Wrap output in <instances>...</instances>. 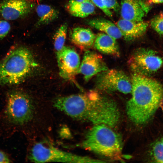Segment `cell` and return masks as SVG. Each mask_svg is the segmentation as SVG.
Returning a JSON list of instances; mask_svg holds the SVG:
<instances>
[{
	"instance_id": "cell-1",
	"label": "cell",
	"mask_w": 163,
	"mask_h": 163,
	"mask_svg": "<svg viewBox=\"0 0 163 163\" xmlns=\"http://www.w3.org/2000/svg\"><path fill=\"white\" fill-rule=\"evenodd\" d=\"M132 96L126 104L130 120L137 125L149 120L163 100V86L149 77L133 74L131 79Z\"/></svg>"
},
{
	"instance_id": "cell-2",
	"label": "cell",
	"mask_w": 163,
	"mask_h": 163,
	"mask_svg": "<svg viewBox=\"0 0 163 163\" xmlns=\"http://www.w3.org/2000/svg\"><path fill=\"white\" fill-rule=\"evenodd\" d=\"M37 65L27 48L16 47L0 60V86L22 83Z\"/></svg>"
},
{
	"instance_id": "cell-3",
	"label": "cell",
	"mask_w": 163,
	"mask_h": 163,
	"mask_svg": "<svg viewBox=\"0 0 163 163\" xmlns=\"http://www.w3.org/2000/svg\"><path fill=\"white\" fill-rule=\"evenodd\" d=\"M84 148L112 159L120 158L122 142L120 136L104 124L94 125L87 133L82 144Z\"/></svg>"
},
{
	"instance_id": "cell-4",
	"label": "cell",
	"mask_w": 163,
	"mask_h": 163,
	"mask_svg": "<svg viewBox=\"0 0 163 163\" xmlns=\"http://www.w3.org/2000/svg\"><path fill=\"white\" fill-rule=\"evenodd\" d=\"M97 93L96 90H91L84 94L61 97L55 101L54 105L72 118L88 121Z\"/></svg>"
},
{
	"instance_id": "cell-5",
	"label": "cell",
	"mask_w": 163,
	"mask_h": 163,
	"mask_svg": "<svg viewBox=\"0 0 163 163\" xmlns=\"http://www.w3.org/2000/svg\"><path fill=\"white\" fill-rule=\"evenodd\" d=\"M34 111L32 101L26 93L20 91L9 93L4 112L8 123L17 126L24 125L32 119Z\"/></svg>"
},
{
	"instance_id": "cell-6",
	"label": "cell",
	"mask_w": 163,
	"mask_h": 163,
	"mask_svg": "<svg viewBox=\"0 0 163 163\" xmlns=\"http://www.w3.org/2000/svg\"><path fill=\"white\" fill-rule=\"evenodd\" d=\"M30 161L36 163L61 162L91 163L105 162L102 160L78 155L64 151L43 142H38L32 147L29 154Z\"/></svg>"
},
{
	"instance_id": "cell-7",
	"label": "cell",
	"mask_w": 163,
	"mask_h": 163,
	"mask_svg": "<svg viewBox=\"0 0 163 163\" xmlns=\"http://www.w3.org/2000/svg\"><path fill=\"white\" fill-rule=\"evenodd\" d=\"M162 58L155 51L139 48L136 50L128 61L134 74L148 77L156 72L161 66Z\"/></svg>"
},
{
	"instance_id": "cell-8",
	"label": "cell",
	"mask_w": 163,
	"mask_h": 163,
	"mask_svg": "<svg viewBox=\"0 0 163 163\" xmlns=\"http://www.w3.org/2000/svg\"><path fill=\"white\" fill-rule=\"evenodd\" d=\"M95 86L102 91H118L126 94L131 93L132 88L131 79L123 71L116 69H108L97 74Z\"/></svg>"
},
{
	"instance_id": "cell-9",
	"label": "cell",
	"mask_w": 163,
	"mask_h": 163,
	"mask_svg": "<svg viewBox=\"0 0 163 163\" xmlns=\"http://www.w3.org/2000/svg\"><path fill=\"white\" fill-rule=\"evenodd\" d=\"M56 55L60 76L67 80H73L78 73L81 64L78 53L73 48L64 46Z\"/></svg>"
},
{
	"instance_id": "cell-10",
	"label": "cell",
	"mask_w": 163,
	"mask_h": 163,
	"mask_svg": "<svg viewBox=\"0 0 163 163\" xmlns=\"http://www.w3.org/2000/svg\"><path fill=\"white\" fill-rule=\"evenodd\" d=\"M34 7L29 0H2L0 2V14L6 20H15L29 14Z\"/></svg>"
},
{
	"instance_id": "cell-11",
	"label": "cell",
	"mask_w": 163,
	"mask_h": 163,
	"mask_svg": "<svg viewBox=\"0 0 163 163\" xmlns=\"http://www.w3.org/2000/svg\"><path fill=\"white\" fill-rule=\"evenodd\" d=\"M107 69L101 56L88 50L84 53L78 73L82 74L85 81L87 82L94 75Z\"/></svg>"
},
{
	"instance_id": "cell-12",
	"label": "cell",
	"mask_w": 163,
	"mask_h": 163,
	"mask_svg": "<svg viewBox=\"0 0 163 163\" xmlns=\"http://www.w3.org/2000/svg\"><path fill=\"white\" fill-rule=\"evenodd\" d=\"M120 12L122 19L141 21L150 11V4L146 0H121Z\"/></svg>"
},
{
	"instance_id": "cell-13",
	"label": "cell",
	"mask_w": 163,
	"mask_h": 163,
	"mask_svg": "<svg viewBox=\"0 0 163 163\" xmlns=\"http://www.w3.org/2000/svg\"><path fill=\"white\" fill-rule=\"evenodd\" d=\"M148 25L147 22L143 21H134L122 18L119 20L116 24L122 37L128 41L142 37L146 32Z\"/></svg>"
},
{
	"instance_id": "cell-14",
	"label": "cell",
	"mask_w": 163,
	"mask_h": 163,
	"mask_svg": "<svg viewBox=\"0 0 163 163\" xmlns=\"http://www.w3.org/2000/svg\"><path fill=\"white\" fill-rule=\"evenodd\" d=\"M71 42L82 50H87L94 44L96 36L89 28L77 27L69 33Z\"/></svg>"
},
{
	"instance_id": "cell-15",
	"label": "cell",
	"mask_w": 163,
	"mask_h": 163,
	"mask_svg": "<svg viewBox=\"0 0 163 163\" xmlns=\"http://www.w3.org/2000/svg\"><path fill=\"white\" fill-rule=\"evenodd\" d=\"M116 40L105 33H100L96 36L93 45L102 53L118 56L120 52Z\"/></svg>"
},
{
	"instance_id": "cell-16",
	"label": "cell",
	"mask_w": 163,
	"mask_h": 163,
	"mask_svg": "<svg viewBox=\"0 0 163 163\" xmlns=\"http://www.w3.org/2000/svg\"><path fill=\"white\" fill-rule=\"evenodd\" d=\"M85 23L90 27L103 32L116 39L122 37V33L117 25L107 19L94 18L87 20Z\"/></svg>"
},
{
	"instance_id": "cell-17",
	"label": "cell",
	"mask_w": 163,
	"mask_h": 163,
	"mask_svg": "<svg viewBox=\"0 0 163 163\" xmlns=\"http://www.w3.org/2000/svg\"><path fill=\"white\" fill-rule=\"evenodd\" d=\"M66 8L72 15L81 18L92 14L95 11V5L91 2H79L75 0H70Z\"/></svg>"
},
{
	"instance_id": "cell-18",
	"label": "cell",
	"mask_w": 163,
	"mask_h": 163,
	"mask_svg": "<svg viewBox=\"0 0 163 163\" xmlns=\"http://www.w3.org/2000/svg\"><path fill=\"white\" fill-rule=\"evenodd\" d=\"M38 19L37 25H46L52 22L58 18L59 12L52 6L47 5L40 4L36 10Z\"/></svg>"
},
{
	"instance_id": "cell-19",
	"label": "cell",
	"mask_w": 163,
	"mask_h": 163,
	"mask_svg": "<svg viewBox=\"0 0 163 163\" xmlns=\"http://www.w3.org/2000/svg\"><path fill=\"white\" fill-rule=\"evenodd\" d=\"M68 25L64 23L61 25L55 32L54 37V45L56 54L64 46L67 36Z\"/></svg>"
},
{
	"instance_id": "cell-20",
	"label": "cell",
	"mask_w": 163,
	"mask_h": 163,
	"mask_svg": "<svg viewBox=\"0 0 163 163\" xmlns=\"http://www.w3.org/2000/svg\"><path fill=\"white\" fill-rule=\"evenodd\" d=\"M152 154L155 161L158 162L163 163V139L154 145Z\"/></svg>"
},
{
	"instance_id": "cell-21",
	"label": "cell",
	"mask_w": 163,
	"mask_h": 163,
	"mask_svg": "<svg viewBox=\"0 0 163 163\" xmlns=\"http://www.w3.org/2000/svg\"><path fill=\"white\" fill-rule=\"evenodd\" d=\"M150 25L152 28L159 34L163 35V12L152 19Z\"/></svg>"
},
{
	"instance_id": "cell-22",
	"label": "cell",
	"mask_w": 163,
	"mask_h": 163,
	"mask_svg": "<svg viewBox=\"0 0 163 163\" xmlns=\"http://www.w3.org/2000/svg\"><path fill=\"white\" fill-rule=\"evenodd\" d=\"M105 6L118 13L120 12V6L117 0H102Z\"/></svg>"
},
{
	"instance_id": "cell-23",
	"label": "cell",
	"mask_w": 163,
	"mask_h": 163,
	"mask_svg": "<svg viewBox=\"0 0 163 163\" xmlns=\"http://www.w3.org/2000/svg\"><path fill=\"white\" fill-rule=\"evenodd\" d=\"M10 29V25L7 21L0 19V39L5 37L9 32Z\"/></svg>"
},
{
	"instance_id": "cell-24",
	"label": "cell",
	"mask_w": 163,
	"mask_h": 163,
	"mask_svg": "<svg viewBox=\"0 0 163 163\" xmlns=\"http://www.w3.org/2000/svg\"><path fill=\"white\" fill-rule=\"evenodd\" d=\"M91 2L96 6L97 7L107 16L111 18L113 14L110 10L106 8L102 0H91Z\"/></svg>"
},
{
	"instance_id": "cell-25",
	"label": "cell",
	"mask_w": 163,
	"mask_h": 163,
	"mask_svg": "<svg viewBox=\"0 0 163 163\" xmlns=\"http://www.w3.org/2000/svg\"><path fill=\"white\" fill-rule=\"evenodd\" d=\"M11 160L8 155L0 150V163H9Z\"/></svg>"
},
{
	"instance_id": "cell-26",
	"label": "cell",
	"mask_w": 163,
	"mask_h": 163,
	"mask_svg": "<svg viewBox=\"0 0 163 163\" xmlns=\"http://www.w3.org/2000/svg\"><path fill=\"white\" fill-rule=\"evenodd\" d=\"M150 3L159 4L163 3V0H148Z\"/></svg>"
},
{
	"instance_id": "cell-27",
	"label": "cell",
	"mask_w": 163,
	"mask_h": 163,
	"mask_svg": "<svg viewBox=\"0 0 163 163\" xmlns=\"http://www.w3.org/2000/svg\"><path fill=\"white\" fill-rule=\"evenodd\" d=\"M79 2H91V0H75Z\"/></svg>"
}]
</instances>
